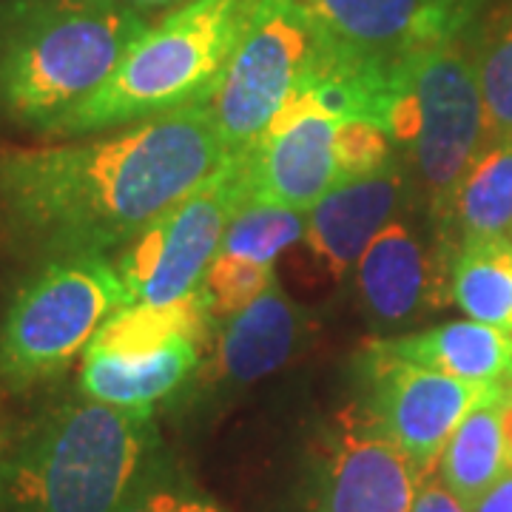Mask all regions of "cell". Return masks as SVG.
I'll return each instance as SVG.
<instances>
[{
	"label": "cell",
	"mask_w": 512,
	"mask_h": 512,
	"mask_svg": "<svg viewBox=\"0 0 512 512\" xmlns=\"http://www.w3.org/2000/svg\"><path fill=\"white\" fill-rule=\"evenodd\" d=\"M228 157L211 103L83 143L0 151V254L32 268L117 254Z\"/></svg>",
	"instance_id": "cell-1"
},
{
	"label": "cell",
	"mask_w": 512,
	"mask_h": 512,
	"mask_svg": "<svg viewBox=\"0 0 512 512\" xmlns=\"http://www.w3.org/2000/svg\"><path fill=\"white\" fill-rule=\"evenodd\" d=\"M148 26L123 0H0V117L49 134Z\"/></svg>",
	"instance_id": "cell-2"
},
{
	"label": "cell",
	"mask_w": 512,
	"mask_h": 512,
	"mask_svg": "<svg viewBox=\"0 0 512 512\" xmlns=\"http://www.w3.org/2000/svg\"><path fill=\"white\" fill-rule=\"evenodd\" d=\"M154 450V410L55 404L0 450V512H114Z\"/></svg>",
	"instance_id": "cell-3"
},
{
	"label": "cell",
	"mask_w": 512,
	"mask_h": 512,
	"mask_svg": "<svg viewBox=\"0 0 512 512\" xmlns=\"http://www.w3.org/2000/svg\"><path fill=\"white\" fill-rule=\"evenodd\" d=\"M254 0H194L154 20L97 92L46 137H94L211 103Z\"/></svg>",
	"instance_id": "cell-4"
},
{
	"label": "cell",
	"mask_w": 512,
	"mask_h": 512,
	"mask_svg": "<svg viewBox=\"0 0 512 512\" xmlns=\"http://www.w3.org/2000/svg\"><path fill=\"white\" fill-rule=\"evenodd\" d=\"M473 32V29H470ZM384 131L439 222L487 143L470 35L387 60Z\"/></svg>",
	"instance_id": "cell-5"
},
{
	"label": "cell",
	"mask_w": 512,
	"mask_h": 512,
	"mask_svg": "<svg viewBox=\"0 0 512 512\" xmlns=\"http://www.w3.org/2000/svg\"><path fill=\"white\" fill-rule=\"evenodd\" d=\"M131 305L109 256H66L29 271L0 322V382L35 387L72 365Z\"/></svg>",
	"instance_id": "cell-6"
},
{
	"label": "cell",
	"mask_w": 512,
	"mask_h": 512,
	"mask_svg": "<svg viewBox=\"0 0 512 512\" xmlns=\"http://www.w3.org/2000/svg\"><path fill=\"white\" fill-rule=\"evenodd\" d=\"M330 35L302 0H254L211 109L228 154H242L305 89Z\"/></svg>",
	"instance_id": "cell-7"
},
{
	"label": "cell",
	"mask_w": 512,
	"mask_h": 512,
	"mask_svg": "<svg viewBox=\"0 0 512 512\" xmlns=\"http://www.w3.org/2000/svg\"><path fill=\"white\" fill-rule=\"evenodd\" d=\"M245 202V160L231 154L205 183L117 251L114 268L128 299L168 305L200 291L211 262L220 256L228 225Z\"/></svg>",
	"instance_id": "cell-8"
},
{
	"label": "cell",
	"mask_w": 512,
	"mask_h": 512,
	"mask_svg": "<svg viewBox=\"0 0 512 512\" xmlns=\"http://www.w3.org/2000/svg\"><path fill=\"white\" fill-rule=\"evenodd\" d=\"M493 384H470L416 365L370 342L362 353V407L421 476L439 470L441 453L461 419Z\"/></svg>",
	"instance_id": "cell-9"
},
{
	"label": "cell",
	"mask_w": 512,
	"mask_h": 512,
	"mask_svg": "<svg viewBox=\"0 0 512 512\" xmlns=\"http://www.w3.org/2000/svg\"><path fill=\"white\" fill-rule=\"evenodd\" d=\"M421 481L416 464L356 402L313 444L305 512H413Z\"/></svg>",
	"instance_id": "cell-10"
},
{
	"label": "cell",
	"mask_w": 512,
	"mask_h": 512,
	"mask_svg": "<svg viewBox=\"0 0 512 512\" xmlns=\"http://www.w3.org/2000/svg\"><path fill=\"white\" fill-rule=\"evenodd\" d=\"M339 123L311 94H296L254 146L242 151L248 202H271L308 214L342 185Z\"/></svg>",
	"instance_id": "cell-11"
},
{
	"label": "cell",
	"mask_w": 512,
	"mask_h": 512,
	"mask_svg": "<svg viewBox=\"0 0 512 512\" xmlns=\"http://www.w3.org/2000/svg\"><path fill=\"white\" fill-rule=\"evenodd\" d=\"M450 271L453 259L439 237L424 239L419 225L399 214L373 237L356 265L362 311L379 330L404 328L450 302Z\"/></svg>",
	"instance_id": "cell-12"
},
{
	"label": "cell",
	"mask_w": 512,
	"mask_h": 512,
	"mask_svg": "<svg viewBox=\"0 0 512 512\" xmlns=\"http://www.w3.org/2000/svg\"><path fill=\"white\" fill-rule=\"evenodd\" d=\"M333 43L370 60H399L470 35L487 0H302Z\"/></svg>",
	"instance_id": "cell-13"
},
{
	"label": "cell",
	"mask_w": 512,
	"mask_h": 512,
	"mask_svg": "<svg viewBox=\"0 0 512 512\" xmlns=\"http://www.w3.org/2000/svg\"><path fill=\"white\" fill-rule=\"evenodd\" d=\"M413 191L416 185L402 160L336 185L308 211L302 242L313 265L333 282H342L359 265L373 237L404 214Z\"/></svg>",
	"instance_id": "cell-14"
},
{
	"label": "cell",
	"mask_w": 512,
	"mask_h": 512,
	"mask_svg": "<svg viewBox=\"0 0 512 512\" xmlns=\"http://www.w3.org/2000/svg\"><path fill=\"white\" fill-rule=\"evenodd\" d=\"M200 348L194 339H177L148 350L86 348L77 387L92 402L126 410H154L197 370Z\"/></svg>",
	"instance_id": "cell-15"
},
{
	"label": "cell",
	"mask_w": 512,
	"mask_h": 512,
	"mask_svg": "<svg viewBox=\"0 0 512 512\" xmlns=\"http://www.w3.org/2000/svg\"><path fill=\"white\" fill-rule=\"evenodd\" d=\"M305 328V313L293 305L274 279L268 291L245 311L225 319L217 350L220 376L237 384H251L271 376L291 362Z\"/></svg>",
	"instance_id": "cell-16"
},
{
	"label": "cell",
	"mask_w": 512,
	"mask_h": 512,
	"mask_svg": "<svg viewBox=\"0 0 512 512\" xmlns=\"http://www.w3.org/2000/svg\"><path fill=\"white\" fill-rule=\"evenodd\" d=\"M433 225L450 259L467 245L512 239V140L484 143Z\"/></svg>",
	"instance_id": "cell-17"
},
{
	"label": "cell",
	"mask_w": 512,
	"mask_h": 512,
	"mask_svg": "<svg viewBox=\"0 0 512 512\" xmlns=\"http://www.w3.org/2000/svg\"><path fill=\"white\" fill-rule=\"evenodd\" d=\"M384 348L416 365L433 367L470 384H501L512 376V333L476 319L444 322L421 333L379 339Z\"/></svg>",
	"instance_id": "cell-18"
},
{
	"label": "cell",
	"mask_w": 512,
	"mask_h": 512,
	"mask_svg": "<svg viewBox=\"0 0 512 512\" xmlns=\"http://www.w3.org/2000/svg\"><path fill=\"white\" fill-rule=\"evenodd\" d=\"M501 384H493L481 402L461 419L441 453L436 476L470 510L510 467L501 433Z\"/></svg>",
	"instance_id": "cell-19"
},
{
	"label": "cell",
	"mask_w": 512,
	"mask_h": 512,
	"mask_svg": "<svg viewBox=\"0 0 512 512\" xmlns=\"http://www.w3.org/2000/svg\"><path fill=\"white\" fill-rule=\"evenodd\" d=\"M211 325H214V316L208 311L202 291H194L180 302H168V305L131 302L97 330L89 348L148 350L177 342V339H194L202 345L208 339Z\"/></svg>",
	"instance_id": "cell-20"
},
{
	"label": "cell",
	"mask_w": 512,
	"mask_h": 512,
	"mask_svg": "<svg viewBox=\"0 0 512 512\" xmlns=\"http://www.w3.org/2000/svg\"><path fill=\"white\" fill-rule=\"evenodd\" d=\"M487 143L512 140V0H487L470 32Z\"/></svg>",
	"instance_id": "cell-21"
},
{
	"label": "cell",
	"mask_w": 512,
	"mask_h": 512,
	"mask_svg": "<svg viewBox=\"0 0 512 512\" xmlns=\"http://www.w3.org/2000/svg\"><path fill=\"white\" fill-rule=\"evenodd\" d=\"M450 302L467 319L512 333V239L458 251L450 271Z\"/></svg>",
	"instance_id": "cell-22"
},
{
	"label": "cell",
	"mask_w": 512,
	"mask_h": 512,
	"mask_svg": "<svg viewBox=\"0 0 512 512\" xmlns=\"http://www.w3.org/2000/svg\"><path fill=\"white\" fill-rule=\"evenodd\" d=\"M305 228H308L305 211L271 205V202H245L225 231L220 254L248 259L256 265H274L282 251L302 242Z\"/></svg>",
	"instance_id": "cell-23"
},
{
	"label": "cell",
	"mask_w": 512,
	"mask_h": 512,
	"mask_svg": "<svg viewBox=\"0 0 512 512\" xmlns=\"http://www.w3.org/2000/svg\"><path fill=\"white\" fill-rule=\"evenodd\" d=\"M276 279L274 265H256L248 259L234 256H217L202 279L200 291L208 302V311L214 322H225L239 311H245L251 302H256L268 285Z\"/></svg>",
	"instance_id": "cell-24"
},
{
	"label": "cell",
	"mask_w": 512,
	"mask_h": 512,
	"mask_svg": "<svg viewBox=\"0 0 512 512\" xmlns=\"http://www.w3.org/2000/svg\"><path fill=\"white\" fill-rule=\"evenodd\" d=\"M399 151L390 134L365 120H342L339 123V163L342 183L382 171L387 165L399 163Z\"/></svg>",
	"instance_id": "cell-25"
},
{
	"label": "cell",
	"mask_w": 512,
	"mask_h": 512,
	"mask_svg": "<svg viewBox=\"0 0 512 512\" xmlns=\"http://www.w3.org/2000/svg\"><path fill=\"white\" fill-rule=\"evenodd\" d=\"M185 490H180V476L168 464V458L154 450L143 461L140 473L134 476L128 493L123 495L120 507L114 512H174L183 501Z\"/></svg>",
	"instance_id": "cell-26"
},
{
	"label": "cell",
	"mask_w": 512,
	"mask_h": 512,
	"mask_svg": "<svg viewBox=\"0 0 512 512\" xmlns=\"http://www.w3.org/2000/svg\"><path fill=\"white\" fill-rule=\"evenodd\" d=\"M413 512H470L456 495L450 493L444 487L436 473L430 478H424L419 487V495H416V504H413Z\"/></svg>",
	"instance_id": "cell-27"
},
{
	"label": "cell",
	"mask_w": 512,
	"mask_h": 512,
	"mask_svg": "<svg viewBox=\"0 0 512 512\" xmlns=\"http://www.w3.org/2000/svg\"><path fill=\"white\" fill-rule=\"evenodd\" d=\"M470 512H512V461L504 470V476L478 498Z\"/></svg>",
	"instance_id": "cell-28"
},
{
	"label": "cell",
	"mask_w": 512,
	"mask_h": 512,
	"mask_svg": "<svg viewBox=\"0 0 512 512\" xmlns=\"http://www.w3.org/2000/svg\"><path fill=\"white\" fill-rule=\"evenodd\" d=\"M128 9H134L140 18H146L154 23V18L160 20L168 12H177V9H183L188 3H194V0H123Z\"/></svg>",
	"instance_id": "cell-29"
},
{
	"label": "cell",
	"mask_w": 512,
	"mask_h": 512,
	"mask_svg": "<svg viewBox=\"0 0 512 512\" xmlns=\"http://www.w3.org/2000/svg\"><path fill=\"white\" fill-rule=\"evenodd\" d=\"M501 433H504V444H507V456L512 461V384L501 382Z\"/></svg>",
	"instance_id": "cell-30"
},
{
	"label": "cell",
	"mask_w": 512,
	"mask_h": 512,
	"mask_svg": "<svg viewBox=\"0 0 512 512\" xmlns=\"http://www.w3.org/2000/svg\"><path fill=\"white\" fill-rule=\"evenodd\" d=\"M174 512H220L211 501H205L200 495H183V501L177 504V510Z\"/></svg>",
	"instance_id": "cell-31"
},
{
	"label": "cell",
	"mask_w": 512,
	"mask_h": 512,
	"mask_svg": "<svg viewBox=\"0 0 512 512\" xmlns=\"http://www.w3.org/2000/svg\"><path fill=\"white\" fill-rule=\"evenodd\" d=\"M507 382H510V384H512V376H510V379H507Z\"/></svg>",
	"instance_id": "cell-32"
}]
</instances>
